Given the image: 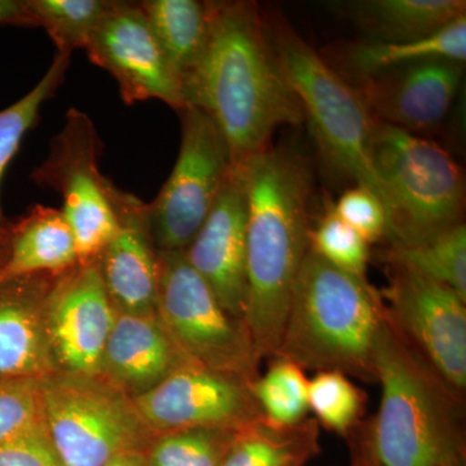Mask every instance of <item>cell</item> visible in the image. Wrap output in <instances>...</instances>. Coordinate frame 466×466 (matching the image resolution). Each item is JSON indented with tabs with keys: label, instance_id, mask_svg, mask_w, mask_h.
<instances>
[{
	"label": "cell",
	"instance_id": "6da1fadb",
	"mask_svg": "<svg viewBox=\"0 0 466 466\" xmlns=\"http://www.w3.org/2000/svg\"><path fill=\"white\" fill-rule=\"evenodd\" d=\"M182 97L216 122L232 167L271 146L279 128L305 121L253 2H214L207 48L184 81Z\"/></svg>",
	"mask_w": 466,
	"mask_h": 466
},
{
	"label": "cell",
	"instance_id": "7a4b0ae2",
	"mask_svg": "<svg viewBox=\"0 0 466 466\" xmlns=\"http://www.w3.org/2000/svg\"><path fill=\"white\" fill-rule=\"evenodd\" d=\"M235 167L241 170L248 200L244 323L262 360L278 352L309 250L312 174L300 153L272 144Z\"/></svg>",
	"mask_w": 466,
	"mask_h": 466
},
{
	"label": "cell",
	"instance_id": "3957f363",
	"mask_svg": "<svg viewBox=\"0 0 466 466\" xmlns=\"http://www.w3.org/2000/svg\"><path fill=\"white\" fill-rule=\"evenodd\" d=\"M375 367L381 403L375 417L349 437L354 464H464V395L408 341L388 309L377 336Z\"/></svg>",
	"mask_w": 466,
	"mask_h": 466
},
{
	"label": "cell",
	"instance_id": "277c9868",
	"mask_svg": "<svg viewBox=\"0 0 466 466\" xmlns=\"http://www.w3.org/2000/svg\"><path fill=\"white\" fill-rule=\"evenodd\" d=\"M385 312L381 293L368 279L342 271L309 249L275 357L303 370L377 382L376 342Z\"/></svg>",
	"mask_w": 466,
	"mask_h": 466
},
{
	"label": "cell",
	"instance_id": "5b68a950",
	"mask_svg": "<svg viewBox=\"0 0 466 466\" xmlns=\"http://www.w3.org/2000/svg\"><path fill=\"white\" fill-rule=\"evenodd\" d=\"M267 29L325 161L337 173L376 195L386 210L370 153L377 119L358 88L350 86L283 21H272Z\"/></svg>",
	"mask_w": 466,
	"mask_h": 466
},
{
	"label": "cell",
	"instance_id": "8992f818",
	"mask_svg": "<svg viewBox=\"0 0 466 466\" xmlns=\"http://www.w3.org/2000/svg\"><path fill=\"white\" fill-rule=\"evenodd\" d=\"M370 153L390 247L419 244L462 223L464 174L441 147L377 121Z\"/></svg>",
	"mask_w": 466,
	"mask_h": 466
},
{
	"label": "cell",
	"instance_id": "52a82bcc",
	"mask_svg": "<svg viewBox=\"0 0 466 466\" xmlns=\"http://www.w3.org/2000/svg\"><path fill=\"white\" fill-rule=\"evenodd\" d=\"M39 383L46 428L63 466H104L146 453L155 433L133 398L103 377L55 372Z\"/></svg>",
	"mask_w": 466,
	"mask_h": 466
},
{
	"label": "cell",
	"instance_id": "ba28073f",
	"mask_svg": "<svg viewBox=\"0 0 466 466\" xmlns=\"http://www.w3.org/2000/svg\"><path fill=\"white\" fill-rule=\"evenodd\" d=\"M157 312L168 336L192 363L253 385L260 358L244 321L223 309L184 251H158Z\"/></svg>",
	"mask_w": 466,
	"mask_h": 466
},
{
	"label": "cell",
	"instance_id": "9c48e42d",
	"mask_svg": "<svg viewBox=\"0 0 466 466\" xmlns=\"http://www.w3.org/2000/svg\"><path fill=\"white\" fill-rule=\"evenodd\" d=\"M103 143L87 113L67 110L52 139L50 155L32 174L33 182L61 196V213L72 229L79 265L96 262L118 229L112 192L101 174Z\"/></svg>",
	"mask_w": 466,
	"mask_h": 466
},
{
	"label": "cell",
	"instance_id": "30bf717a",
	"mask_svg": "<svg viewBox=\"0 0 466 466\" xmlns=\"http://www.w3.org/2000/svg\"><path fill=\"white\" fill-rule=\"evenodd\" d=\"M182 142L170 177L147 204L158 251H184L200 231L232 171L231 155L216 122L195 106L180 109Z\"/></svg>",
	"mask_w": 466,
	"mask_h": 466
},
{
	"label": "cell",
	"instance_id": "8fae6325",
	"mask_svg": "<svg viewBox=\"0 0 466 466\" xmlns=\"http://www.w3.org/2000/svg\"><path fill=\"white\" fill-rule=\"evenodd\" d=\"M389 318L453 390L466 389V300L410 267L385 262Z\"/></svg>",
	"mask_w": 466,
	"mask_h": 466
},
{
	"label": "cell",
	"instance_id": "7c38bea8",
	"mask_svg": "<svg viewBox=\"0 0 466 466\" xmlns=\"http://www.w3.org/2000/svg\"><path fill=\"white\" fill-rule=\"evenodd\" d=\"M134 400L155 435L188 428L241 431L263 420L250 383L192 361Z\"/></svg>",
	"mask_w": 466,
	"mask_h": 466
},
{
	"label": "cell",
	"instance_id": "4fadbf2b",
	"mask_svg": "<svg viewBox=\"0 0 466 466\" xmlns=\"http://www.w3.org/2000/svg\"><path fill=\"white\" fill-rule=\"evenodd\" d=\"M85 51L95 66L118 84L127 106L161 100L179 112L186 108L180 86L147 23L139 2L115 0L92 34Z\"/></svg>",
	"mask_w": 466,
	"mask_h": 466
},
{
	"label": "cell",
	"instance_id": "5bb4252c",
	"mask_svg": "<svg viewBox=\"0 0 466 466\" xmlns=\"http://www.w3.org/2000/svg\"><path fill=\"white\" fill-rule=\"evenodd\" d=\"M46 320L56 372L99 375L115 308L96 262L76 265L56 278Z\"/></svg>",
	"mask_w": 466,
	"mask_h": 466
},
{
	"label": "cell",
	"instance_id": "9a60e30c",
	"mask_svg": "<svg viewBox=\"0 0 466 466\" xmlns=\"http://www.w3.org/2000/svg\"><path fill=\"white\" fill-rule=\"evenodd\" d=\"M247 222L244 177L240 168L232 167L216 205L184 250L223 309L241 321L247 306Z\"/></svg>",
	"mask_w": 466,
	"mask_h": 466
},
{
	"label": "cell",
	"instance_id": "2e32d148",
	"mask_svg": "<svg viewBox=\"0 0 466 466\" xmlns=\"http://www.w3.org/2000/svg\"><path fill=\"white\" fill-rule=\"evenodd\" d=\"M462 66L428 60L392 67L366 76L358 91L377 121L417 135L449 115L461 84Z\"/></svg>",
	"mask_w": 466,
	"mask_h": 466
},
{
	"label": "cell",
	"instance_id": "e0dca14e",
	"mask_svg": "<svg viewBox=\"0 0 466 466\" xmlns=\"http://www.w3.org/2000/svg\"><path fill=\"white\" fill-rule=\"evenodd\" d=\"M118 229L96 260L101 280L116 311L149 314L157 305L159 262L150 233L147 204L113 187Z\"/></svg>",
	"mask_w": 466,
	"mask_h": 466
},
{
	"label": "cell",
	"instance_id": "ac0fdd59",
	"mask_svg": "<svg viewBox=\"0 0 466 466\" xmlns=\"http://www.w3.org/2000/svg\"><path fill=\"white\" fill-rule=\"evenodd\" d=\"M55 280L0 279V379L41 380L56 372L46 320Z\"/></svg>",
	"mask_w": 466,
	"mask_h": 466
},
{
	"label": "cell",
	"instance_id": "d6986e66",
	"mask_svg": "<svg viewBox=\"0 0 466 466\" xmlns=\"http://www.w3.org/2000/svg\"><path fill=\"white\" fill-rule=\"evenodd\" d=\"M188 361L168 336L157 312L126 314L115 309L99 376L134 400Z\"/></svg>",
	"mask_w": 466,
	"mask_h": 466
},
{
	"label": "cell",
	"instance_id": "ffe728a7",
	"mask_svg": "<svg viewBox=\"0 0 466 466\" xmlns=\"http://www.w3.org/2000/svg\"><path fill=\"white\" fill-rule=\"evenodd\" d=\"M76 265L75 238L58 208L35 205L0 238V279L57 278Z\"/></svg>",
	"mask_w": 466,
	"mask_h": 466
},
{
	"label": "cell",
	"instance_id": "44dd1931",
	"mask_svg": "<svg viewBox=\"0 0 466 466\" xmlns=\"http://www.w3.org/2000/svg\"><path fill=\"white\" fill-rule=\"evenodd\" d=\"M139 5L182 91L207 48L214 2L144 0Z\"/></svg>",
	"mask_w": 466,
	"mask_h": 466
},
{
	"label": "cell",
	"instance_id": "7402d4cb",
	"mask_svg": "<svg viewBox=\"0 0 466 466\" xmlns=\"http://www.w3.org/2000/svg\"><path fill=\"white\" fill-rule=\"evenodd\" d=\"M350 16L375 42L425 38L466 15L465 0H364L349 5Z\"/></svg>",
	"mask_w": 466,
	"mask_h": 466
},
{
	"label": "cell",
	"instance_id": "603a6c76",
	"mask_svg": "<svg viewBox=\"0 0 466 466\" xmlns=\"http://www.w3.org/2000/svg\"><path fill=\"white\" fill-rule=\"evenodd\" d=\"M319 424L269 425L265 420L238 431L222 466H306L320 452Z\"/></svg>",
	"mask_w": 466,
	"mask_h": 466
},
{
	"label": "cell",
	"instance_id": "cb8c5ba5",
	"mask_svg": "<svg viewBox=\"0 0 466 466\" xmlns=\"http://www.w3.org/2000/svg\"><path fill=\"white\" fill-rule=\"evenodd\" d=\"M350 66L361 76L428 60H466V15L431 35L401 43L359 45L350 54Z\"/></svg>",
	"mask_w": 466,
	"mask_h": 466
},
{
	"label": "cell",
	"instance_id": "d4e9b609",
	"mask_svg": "<svg viewBox=\"0 0 466 466\" xmlns=\"http://www.w3.org/2000/svg\"><path fill=\"white\" fill-rule=\"evenodd\" d=\"M383 262L410 267L440 283L446 284L466 300V226L451 227L447 231L407 247H389Z\"/></svg>",
	"mask_w": 466,
	"mask_h": 466
},
{
	"label": "cell",
	"instance_id": "484cf974",
	"mask_svg": "<svg viewBox=\"0 0 466 466\" xmlns=\"http://www.w3.org/2000/svg\"><path fill=\"white\" fill-rule=\"evenodd\" d=\"M72 55L56 52L50 69L29 94L21 97L8 108L0 110V189L3 177L20 149L24 137L36 125L43 104L55 96L58 87L66 81ZM9 219L0 201V238L7 228Z\"/></svg>",
	"mask_w": 466,
	"mask_h": 466
},
{
	"label": "cell",
	"instance_id": "4316f807",
	"mask_svg": "<svg viewBox=\"0 0 466 466\" xmlns=\"http://www.w3.org/2000/svg\"><path fill=\"white\" fill-rule=\"evenodd\" d=\"M35 27H43L60 54L85 50L115 0H26Z\"/></svg>",
	"mask_w": 466,
	"mask_h": 466
},
{
	"label": "cell",
	"instance_id": "83f0119b",
	"mask_svg": "<svg viewBox=\"0 0 466 466\" xmlns=\"http://www.w3.org/2000/svg\"><path fill=\"white\" fill-rule=\"evenodd\" d=\"M263 420L269 425H299L308 419L309 379L305 370L284 358H272L268 370L251 385Z\"/></svg>",
	"mask_w": 466,
	"mask_h": 466
},
{
	"label": "cell",
	"instance_id": "f1b7e54d",
	"mask_svg": "<svg viewBox=\"0 0 466 466\" xmlns=\"http://www.w3.org/2000/svg\"><path fill=\"white\" fill-rule=\"evenodd\" d=\"M238 431L188 428L156 434L147 449V466H222Z\"/></svg>",
	"mask_w": 466,
	"mask_h": 466
},
{
	"label": "cell",
	"instance_id": "f546056e",
	"mask_svg": "<svg viewBox=\"0 0 466 466\" xmlns=\"http://www.w3.org/2000/svg\"><path fill=\"white\" fill-rule=\"evenodd\" d=\"M367 397L339 372H318L309 380V407L319 425L349 438L360 425Z\"/></svg>",
	"mask_w": 466,
	"mask_h": 466
},
{
	"label": "cell",
	"instance_id": "4dcf8cb0",
	"mask_svg": "<svg viewBox=\"0 0 466 466\" xmlns=\"http://www.w3.org/2000/svg\"><path fill=\"white\" fill-rule=\"evenodd\" d=\"M309 249L337 268L367 279L370 245L337 216L333 207L328 208L319 225L311 228Z\"/></svg>",
	"mask_w": 466,
	"mask_h": 466
},
{
	"label": "cell",
	"instance_id": "1f68e13d",
	"mask_svg": "<svg viewBox=\"0 0 466 466\" xmlns=\"http://www.w3.org/2000/svg\"><path fill=\"white\" fill-rule=\"evenodd\" d=\"M43 424L39 380L0 379V444Z\"/></svg>",
	"mask_w": 466,
	"mask_h": 466
},
{
	"label": "cell",
	"instance_id": "d6a6232c",
	"mask_svg": "<svg viewBox=\"0 0 466 466\" xmlns=\"http://www.w3.org/2000/svg\"><path fill=\"white\" fill-rule=\"evenodd\" d=\"M334 211L367 244L381 241L388 235V214L376 195L363 187H354L343 193Z\"/></svg>",
	"mask_w": 466,
	"mask_h": 466
},
{
	"label": "cell",
	"instance_id": "836d02e7",
	"mask_svg": "<svg viewBox=\"0 0 466 466\" xmlns=\"http://www.w3.org/2000/svg\"><path fill=\"white\" fill-rule=\"evenodd\" d=\"M0 466H63L46 424L0 444Z\"/></svg>",
	"mask_w": 466,
	"mask_h": 466
},
{
	"label": "cell",
	"instance_id": "e575fe53",
	"mask_svg": "<svg viewBox=\"0 0 466 466\" xmlns=\"http://www.w3.org/2000/svg\"><path fill=\"white\" fill-rule=\"evenodd\" d=\"M0 25L35 27L26 0H0Z\"/></svg>",
	"mask_w": 466,
	"mask_h": 466
},
{
	"label": "cell",
	"instance_id": "d590c367",
	"mask_svg": "<svg viewBox=\"0 0 466 466\" xmlns=\"http://www.w3.org/2000/svg\"><path fill=\"white\" fill-rule=\"evenodd\" d=\"M104 466H147L144 453H130V455L119 456Z\"/></svg>",
	"mask_w": 466,
	"mask_h": 466
},
{
	"label": "cell",
	"instance_id": "8d00e7d4",
	"mask_svg": "<svg viewBox=\"0 0 466 466\" xmlns=\"http://www.w3.org/2000/svg\"><path fill=\"white\" fill-rule=\"evenodd\" d=\"M456 466H465V462H464V464H459V465H456Z\"/></svg>",
	"mask_w": 466,
	"mask_h": 466
},
{
	"label": "cell",
	"instance_id": "74e56055",
	"mask_svg": "<svg viewBox=\"0 0 466 466\" xmlns=\"http://www.w3.org/2000/svg\"><path fill=\"white\" fill-rule=\"evenodd\" d=\"M354 466H359V465H357V464H354Z\"/></svg>",
	"mask_w": 466,
	"mask_h": 466
},
{
	"label": "cell",
	"instance_id": "f35d334b",
	"mask_svg": "<svg viewBox=\"0 0 466 466\" xmlns=\"http://www.w3.org/2000/svg\"><path fill=\"white\" fill-rule=\"evenodd\" d=\"M352 466H354V465H352Z\"/></svg>",
	"mask_w": 466,
	"mask_h": 466
}]
</instances>
